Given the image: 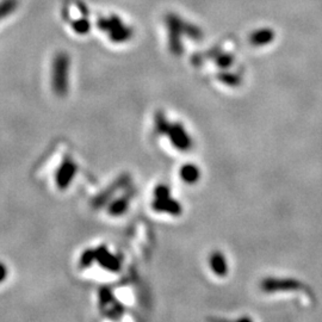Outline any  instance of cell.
I'll use <instances>...</instances> for the list:
<instances>
[{
    "label": "cell",
    "mask_w": 322,
    "mask_h": 322,
    "mask_svg": "<svg viewBox=\"0 0 322 322\" xmlns=\"http://www.w3.org/2000/svg\"><path fill=\"white\" fill-rule=\"evenodd\" d=\"M262 291L265 292H274V291H288L302 289L303 284L294 278H266L262 282Z\"/></svg>",
    "instance_id": "obj_5"
},
{
    "label": "cell",
    "mask_w": 322,
    "mask_h": 322,
    "mask_svg": "<svg viewBox=\"0 0 322 322\" xmlns=\"http://www.w3.org/2000/svg\"><path fill=\"white\" fill-rule=\"evenodd\" d=\"M209 264L214 274L218 276V277H224L228 274L227 260H226L224 253L220 252V250H215V252H212L210 254Z\"/></svg>",
    "instance_id": "obj_9"
},
{
    "label": "cell",
    "mask_w": 322,
    "mask_h": 322,
    "mask_svg": "<svg viewBox=\"0 0 322 322\" xmlns=\"http://www.w3.org/2000/svg\"><path fill=\"white\" fill-rule=\"evenodd\" d=\"M164 22L166 23L167 32H168V47L176 55L182 54V37L194 42L200 41L204 37V32L200 26H198L194 20L182 18L176 12L167 14Z\"/></svg>",
    "instance_id": "obj_1"
},
{
    "label": "cell",
    "mask_w": 322,
    "mask_h": 322,
    "mask_svg": "<svg viewBox=\"0 0 322 322\" xmlns=\"http://www.w3.org/2000/svg\"><path fill=\"white\" fill-rule=\"evenodd\" d=\"M97 26L100 30H103L106 34H112L114 32H116L117 29H120V26H123V22L120 20L117 16H111L108 18H99V20L97 22Z\"/></svg>",
    "instance_id": "obj_11"
},
{
    "label": "cell",
    "mask_w": 322,
    "mask_h": 322,
    "mask_svg": "<svg viewBox=\"0 0 322 322\" xmlns=\"http://www.w3.org/2000/svg\"><path fill=\"white\" fill-rule=\"evenodd\" d=\"M6 277H8V268H6V266L2 262H0V283L4 282Z\"/></svg>",
    "instance_id": "obj_16"
},
{
    "label": "cell",
    "mask_w": 322,
    "mask_h": 322,
    "mask_svg": "<svg viewBox=\"0 0 322 322\" xmlns=\"http://www.w3.org/2000/svg\"><path fill=\"white\" fill-rule=\"evenodd\" d=\"M96 259L100 262V265L103 268H106L109 271H118L120 270V262L114 254L108 250L104 247H100L96 250Z\"/></svg>",
    "instance_id": "obj_8"
},
{
    "label": "cell",
    "mask_w": 322,
    "mask_h": 322,
    "mask_svg": "<svg viewBox=\"0 0 322 322\" xmlns=\"http://www.w3.org/2000/svg\"><path fill=\"white\" fill-rule=\"evenodd\" d=\"M70 58L66 52H58L52 64V88L58 96H64L68 90Z\"/></svg>",
    "instance_id": "obj_2"
},
{
    "label": "cell",
    "mask_w": 322,
    "mask_h": 322,
    "mask_svg": "<svg viewBox=\"0 0 322 322\" xmlns=\"http://www.w3.org/2000/svg\"><path fill=\"white\" fill-rule=\"evenodd\" d=\"M218 79L224 85L230 86V88H238L241 84V76L236 73H229V72H221L218 74Z\"/></svg>",
    "instance_id": "obj_12"
},
{
    "label": "cell",
    "mask_w": 322,
    "mask_h": 322,
    "mask_svg": "<svg viewBox=\"0 0 322 322\" xmlns=\"http://www.w3.org/2000/svg\"><path fill=\"white\" fill-rule=\"evenodd\" d=\"M277 38V32L271 26H258L247 35V42L253 48H262L272 44Z\"/></svg>",
    "instance_id": "obj_3"
},
{
    "label": "cell",
    "mask_w": 322,
    "mask_h": 322,
    "mask_svg": "<svg viewBox=\"0 0 322 322\" xmlns=\"http://www.w3.org/2000/svg\"><path fill=\"white\" fill-rule=\"evenodd\" d=\"M179 174L182 180L186 184H196L200 178V168L194 164H185L184 166H182Z\"/></svg>",
    "instance_id": "obj_10"
},
{
    "label": "cell",
    "mask_w": 322,
    "mask_h": 322,
    "mask_svg": "<svg viewBox=\"0 0 322 322\" xmlns=\"http://www.w3.org/2000/svg\"><path fill=\"white\" fill-rule=\"evenodd\" d=\"M18 6V0H2L0 2V20H4L16 11Z\"/></svg>",
    "instance_id": "obj_13"
},
{
    "label": "cell",
    "mask_w": 322,
    "mask_h": 322,
    "mask_svg": "<svg viewBox=\"0 0 322 322\" xmlns=\"http://www.w3.org/2000/svg\"><path fill=\"white\" fill-rule=\"evenodd\" d=\"M166 135L170 138L172 144L180 152H188L192 147V140L180 123L170 124Z\"/></svg>",
    "instance_id": "obj_4"
},
{
    "label": "cell",
    "mask_w": 322,
    "mask_h": 322,
    "mask_svg": "<svg viewBox=\"0 0 322 322\" xmlns=\"http://www.w3.org/2000/svg\"><path fill=\"white\" fill-rule=\"evenodd\" d=\"M76 173V165L73 162V161L67 160L62 164V166L58 170L56 174V182L58 186L61 188V190H64L68 185L70 184V182L73 180L74 176Z\"/></svg>",
    "instance_id": "obj_6"
},
{
    "label": "cell",
    "mask_w": 322,
    "mask_h": 322,
    "mask_svg": "<svg viewBox=\"0 0 322 322\" xmlns=\"http://www.w3.org/2000/svg\"><path fill=\"white\" fill-rule=\"evenodd\" d=\"M126 202L124 200H117L116 202H114L110 206V212L112 215H120L126 212Z\"/></svg>",
    "instance_id": "obj_14"
},
{
    "label": "cell",
    "mask_w": 322,
    "mask_h": 322,
    "mask_svg": "<svg viewBox=\"0 0 322 322\" xmlns=\"http://www.w3.org/2000/svg\"><path fill=\"white\" fill-rule=\"evenodd\" d=\"M171 196V191L167 185H158L154 190V197L156 198H165Z\"/></svg>",
    "instance_id": "obj_15"
},
{
    "label": "cell",
    "mask_w": 322,
    "mask_h": 322,
    "mask_svg": "<svg viewBox=\"0 0 322 322\" xmlns=\"http://www.w3.org/2000/svg\"><path fill=\"white\" fill-rule=\"evenodd\" d=\"M153 209L160 212L171 214V215H180L182 212L180 203L178 200H173L171 196L165 198H156L153 202Z\"/></svg>",
    "instance_id": "obj_7"
}]
</instances>
